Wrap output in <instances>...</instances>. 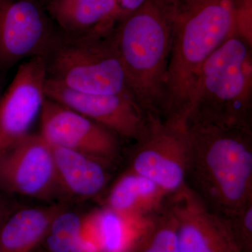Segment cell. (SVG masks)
<instances>
[{
    "label": "cell",
    "mask_w": 252,
    "mask_h": 252,
    "mask_svg": "<svg viewBox=\"0 0 252 252\" xmlns=\"http://www.w3.org/2000/svg\"><path fill=\"white\" fill-rule=\"evenodd\" d=\"M169 195L153 181L128 170L113 186L106 207L124 216L144 220L158 211Z\"/></svg>",
    "instance_id": "9a60e30c"
},
{
    "label": "cell",
    "mask_w": 252,
    "mask_h": 252,
    "mask_svg": "<svg viewBox=\"0 0 252 252\" xmlns=\"http://www.w3.org/2000/svg\"><path fill=\"white\" fill-rule=\"evenodd\" d=\"M84 216L64 207L51 221L40 248L45 252H77Z\"/></svg>",
    "instance_id": "d6986e66"
},
{
    "label": "cell",
    "mask_w": 252,
    "mask_h": 252,
    "mask_svg": "<svg viewBox=\"0 0 252 252\" xmlns=\"http://www.w3.org/2000/svg\"><path fill=\"white\" fill-rule=\"evenodd\" d=\"M46 9L61 32L71 35L109 34L121 19L116 0H48Z\"/></svg>",
    "instance_id": "4fadbf2b"
},
{
    "label": "cell",
    "mask_w": 252,
    "mask_h": 252,
    "mask_svg": "<svg viewBox=\"0 0 252 252\" xmlns=\"http://www.w3.org/2000/svg\"><path fill=\"white\" fill-rule=\"evenodd\" d=\"M228 218L242 252H252V203Z\"/></svg>",
    "instance_id": "ffe728a7"
},
{
    "label": "cell",
    "mask_w": 252,
    "mask_h": 252,
    "mask_svg": "<svg viewBox=\"0 0 252 252\" xmlns=\"http://www.w3.org/2000/svg\"><path fill=\"white\" fill-rule=\"evenodd\" d=\"M52 148L62 199L86 200L103 190L109 180V166L86 154Z\"/></svg>",
    "instance_id": "5bb4252c"
},
{
    "label": "cell",
    "mask_w": 252,
    "mask_h": 252,
    "mask_svg": "<svg viewBox=\"0 0 252 252\" xmlns=\"http://www.w3.org/2000/svg\"><path fill=\"white\" fill-rule=\"evenodd\" d=\"M67 206L64 202H59L18 209L0 233V252H35L54 217Z\"/></svg>",
    "instance_id": "2e32d148"
},
{
    "label": "cell",
    "mask_w": 252,
    "mask_h": 252,
    "mask_svg": "<svg viewBox=\"0 0 252 252\" xmlns=\"http://www.w3.org/2000/svg\"><path fill=\"white\" fill-rule=\"evenodd\" d=\"M238 0H175L166 119L185 121L199 72L238 32Z\"/></svg>",
    "instance_id": "3957f363"
},
{
    "label": "cell",
    "mask_w": 252,
    "mask_h": 252,
    "mask_svg": "<svg viewBox=\"0 0 252 252\" xmlns=\"http://www.w3.org/2000/svg\"><path fill=\"white\" fill-rule=\"evenodd\" d=\"M166 201L178 222L179 252H243L229 219L209 206L187 184Z\"/></svg>",
    "instance_id": "30bf717a"
},
{
    "label": "cell",
    "mask_w": 252,
    "mask_h": 252,
    "mask_svg": "<svg viewBox=\"0 0 252 252\" xmlns=\"http://www.w3.org/2000/svg\"><path fill=\"white\" fill-rule=\"evenodd\" d=\"M43 58L47 79L68 89L133 97L112 32L86 36L56 32Z\"/></svg>",
    "instance_id": "5b68a950"
},
{
    "label": "cell",
    "mask_w": 252,
    "mask_h": 252,
    "mask_svg": "<svg viewBox=\"0 0 252 252\" xmlns=\"http://www.w3.org/2000/svg\"><path fill=\"white\" fill-rule=\"evenodd\" d=\"M55 34L39 0H0V74L44 56Z\"/></svg>",
    "instance_id": "9c48e42d"
},
{
    "label": "cell",
    "mask_w": 252,
    "mask_h": 252,
    "mask_svg": "<svg viewBox=\"0 0 252 252\" xmlns=\"http://www.w3.org/2000/svg\"><path fill=\"white\" fill-rule=\"evenodd\" d=\"M135 142L129 170L153 181L168 194L187 184L185 122L148 116L145 130Z\"/></svg>",
    "instance_id": "8992f818"
},
{
    "label": "cell",
    "mask_w": 252,
    "mask_h": 252,
    "mask_svg": "<svg viewBox=\"0 0 252 252\" xmlns=\"http://www.w3.org/2000/svg\"><path fill=\"white\" fill-rule=\"evenodd\" d=\"M46 95L112 131L119 137L136 140L143 133L148 116L130 94H84L46 78Z\"/></svg>",
    "instance_id": "7c38bea8"
},
{
    "label": "cell",
    "mask_w": 252,
    "mask_h": 252,
    "mask_svg": "<svg viewBox=\"0 0 252 252\" xmlns=\"http://www.w3.org/2000/svg\"><path fill=\"white\" fill-rule=\"evenodd\" d=\"M1 74H0V97H1Z\"/></svg>",
    "instance_id": "cb8c5ba5"
},
{
    "label": "cell",
    "mask_w": 252,
    "mask_h": 252,
    "mask_svg": "<svg viewBox=\"0 0 252 252\" xmlns=\"http://www.w3.org/2000/svg\"><path fill=\"white\" fill-rule=\"evenodd\" d=\"M120 9L121 19L140 9L147 0H116Z\"/></svg>",
    "instance_id": "7402d4cb"
},
{
    "label": "cell",
    "mask_w": 252,
    "mask_h": 252,
    "mask_svg": "<svg viewBox=\"0 0 252 252\" xmlns=\"http://www.w3.org/2000/svg\"><path fill=\"white\" fill-rule=\"evenodd\" d=\"M21 207L16 197L0 192V233L10 217Z\"/></svg>",
    "instance_id": "44dd1931"
},
{
    "label": "cell",
    "mask_w": 252,
    "mask_h": 252,
    "mask_svg": "<svg viewBox=\"0 0 252 252\" xmlns=\"http://www.w3.org/2000/svg\"><path fill=\"white\" fill-rule=\"evenodd\" d=\"M185 124L187 185L215 211L233 216L252 203V128Z\"/></svg>",
    "instance_id": "6da1fadb"
},
{
    "label": "cell",
    "mask_w": 252,
    "mask_h": 252,
    "mask_svg": "<svg viewBox=\"0 0 252 252\" xmlns=\"http://www.w3.org/2000/svg\"><path fill=\"white\" fill-rule=\"evenodd\" d=\"M46 70L43 56L21 63L14 79L0 97V157L30 135L40 116L46 95Z\"/></svg>",
    "instance_id": "8fae6325"
},
{
    "label": "cell",
    "mask_w": 252,
    "mask_h": 252,
    "mask_svg": "<svg viewBox=\"0 0 252 252\" xmlns=\"http://www.w3.org/2000/svg\"><path fill=\"white\" fill-rule=\"evenodd\" d=\"M252 44L235 33L204 63L185 122L252 128Z\"/></svg>",
    "instance_id": "277c9868"
},
{
    "label": "cell",
    "mask_w": 252,
    "mask_h": 252,
    "mask_svg": "<svg viewBox=\"0 0 252 252\" xmlns=\"http://www.w3.org/2000/svg\"><path fill=\"white\" fill-rule=\"evenodd\" d=\"M127 252H179L178 222L166 200L144 220Z\"/></svg>",
    "instance_id": "ac0fdd59"
},
{
    "label": "cell",
    "mask_w": 252,
    "mask_h": 252,
    "mask_svg": "<svg viewBox=\"0 0 252 252\" xmlns=\"http://www.w3.org/2000/svg\"><path fill=\"white\" fill-rule=\"evenodd\" d=\"M147 219L130 218L105 207L84 216L82 233L97 243L101 252H127Z\"/></svg>",
    "instance_id": "e0dca14e"
},
{
    "label": "cell",
    "mask_w": 252,
    "mask_h": 252,
    "mask_svg": "<svg viewBox=\"0 0 252 252\" xmlns=\"http://www.w3.org/2000/svg\"><path fill=\"white\" fill-rule=\"evenodd\" d=\"M0 192L52 203L62 199L54 151L40 133L30 134L0 157Z\"/></svg>",
    "instance_id": "52a82bcc"
},
{
    "label": "cell",
    "mask_w": 252,
    "mask_h": 252,
    "mask_svg": "<svg viewBox=\"0 0 252 252\" xmlns=\"http://www.w3.org/2000/svg\"><path fill=\"white\" fill-rule=\"evenodd\" d=\"M34 252H44V250H43L42 249H41L40 248V247H39V248H38L37 250H36V251Z\"/></svg>",
    "instance_id": "603a6c76"
},
{
    "label": "cell",
    "mask_w": 252,
    "mask_h": 252,
    "mask_svg": "<svg viewBox=\"0 0 252 252\" xmlns=\"http://www.w3.org/2000/svg\"><path fill=\"white\" fill-rule=\"evenodd\" d=\"M175 0H147L118 22L112 39L127 85L147 116L165 119Z\"/></svg>",
    "instance_id": "7a4b0ae2"
},
{
    "label": "cell",
    "mask_w": 252,
    "mask_h": 252,
    "mask_svg": "<svg viewBox=\"0 0 252 252\" xmlns=\"http://www.w3.org/2000/svg\"><path fill=\"white\" fill-rule=\"evenodd\" d=\"M40 119V135L51 147L86 154L109 167L119 158V136L63 104L46 97Z\"/></svg>",
    "instance_id": "ba28073f"
}]
</instances>
